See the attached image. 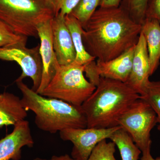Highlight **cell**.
<instances>
[{"label":"cell","mask_w":160,"mask_h":160,"mask_svg":"<svg viewBox=\"0 0 160 160\" xmlns=\"http://www.w3.org/2000/svg\"><path fill=\"white\" fill-rule=\"evenodd\" d=\"M142 29V25L135 22L120 6L100 7L83 29V43L97 61L106 62L135 46Z\"/></svg>","instance_id":"obj_1"},{"label":"cell","mask_w":160,"mask_h":160,"mask_svg":"<svg viewBox=\"0 0 160 160\" xmlns=\"http://www.w3.org/2000/svg\"><path fill=\"white\" fill-rule=\"evenodd\" d=\"M140 98L126 83L101 77L95 91L82 106L87 128L109 129L119 126L121 116Z\"/></svg>","instance_id":"obj_2"},{"label":"cell","mask_w":160,"mask_h":160,"mask_svg":"<svg viewBox=\"0 0 160 160\" xmlns=\"http://www.w3.org/2000/svg\"><path fill=\"white\" fill-rule=\"evenodd\" d=\"M22 94V106L34 112L38 128L51 133L64 129L86 128L87 120L82 106H74L53 98H46L29 88L22 81H16Z\"/></svg>","instance_id":"obj_3"},{"label":"cell","mask_w":160,"mask_h":160,"mask_svg":"<svg viewBox=\"0 0 160 160\" xmlns=\"http://www.w3.org/2000/svg\"><path fill=\"white\" fill-rule=\"evenodd\" d=\"M54 17L45 0H0V19L21 35L38 38V26Z\"/></svg>","instance_id":"obj_4"},{"label":"cell","mask_w":160,"mask_h":160,"mask_svg":"<svg viewBox=\"0 0 160 160\" xmlns=\"http://www.w3.org/2000/svg\"><path fill=\"white\" fill-rule=\"evenodd\" d=\"M84 66L72 63L60 66L41 95L81 106L96 87L84 76Z\"/></svg>","instance_id":"obj_5"},{"label":"cell","mask_w":160,"mask_h":160,"mask_svg":"<svg viewBox=\"0 0 160 160\" xmlns=\"http://www.w3.org/2000/svg\"><path fill=\"white\" fill-rule=\"evenodd\" d=\"M118 123L142 152L151 149L150 133L157 120L154 110L146 101L141 98L136 100L121 116Z\"/></svg>","instance_id":"obj_6"},{"label":"cell","mask_w":160,"mask_h":160,"mask_svg":"<svg viewBox=\"0 0 160 160\" xmlns=\"http://www.w3.org/2000/svg\"><path fill=\"white\" fill-rule=\"evenodd\" d=\"M26 46L23 43H17L0 48V59L17 63L22 72L16 81L30 78L33 82L32 89L36 92L41 85L42 74L40 45L32 48H27Z\"/></svg>","instance_id":"obj_7"},{"label":"cell","mask_w":160,"mask_h":160,"mask_svg":"<svg viewBox=\"0 0 160 160\" xmlns=\"http://www.w3.org/2000/svg\"><path fill=\"white\" fill-rule=\"evenodd\" d=\"M118 126L109 129L94 128L64 129L60 132L61 138L73 144L71 156L76 160H87L95 147L101 141L109 138L121 128Z\"/></svg>","instance_id":"obj_8"},{"label":"cell","mask_w":160,"mask_h":160,"mask_svg":"<svg viewBox=\"0 0 160 160\" xmlns=\"http://www.w3.org/2000/svg\"><path fill=\"white\" fill-rule=\"evenodd\" d=\"M66 26L71 33L76 52L73 63L85 67L84 72L89 82L96 86L101 77L98 72L95 58L90 55L86 49L82 38L83 28L79 22L71 13L65 16Z\"/></svg>","instance_id":"obj_9"},{"label":"cell","mask_w":160,"mask_h":160,"mask_svg":"<svg viewBox=\"0 0 160 160\" xmlns=\"http://www.w3.org/2000/svg\"><path fill=\"white\" fill-rule=\"evenodd\" d=\"M52 20L42 23L38 28L40 39V53L42 63V81L36 92L39 94L49 85L60 66L52 45Z\"/></svg>","instance_id":"obj_10"},{"label":"cell","mask_w":160,"mask_h":160,"mask_svg":"<svg viewBox=\"0 0 160 160\" xmlns=\"http://www.w3.org/2000/svg\"><path fill=\"white\" fill-rule=\"evenodd\" d=\"M34 144L29 122L21 121L11 133L0 139V160H20L23 147L32 148Z\"/></svg>","instance_id":"obj_11"},{"label":"cell","mask_w":160,"mask_h":160,"mask_svg":"<svg viewBox=\"0 0 160 160\" xmlns=\"http://www.w3.org/2000/svg\"><path fill=\"white\" fill-rule=\"evenodd\" d=\"M150 65L146 38L141 32L135 46L131 72L126 84L136 92L140 96L142 95L149 79Z\"/></svg>","instance_id":"obj_12"},{"label":"cell","mask_w":160,"mask_h":160,"mask_svg":"<svg viewBox=\"0 0 160 160\" xmlns=\"http://www.w3.org/2000/svg\"><path fill=\"white\" fill-rule=\"evenodd\" d=\"M65 16L59 13L52 20V45L60 66L73 63L76 52L71 33L66 26Z\"/></svg>","instance_id":"obj_13"},{"label":"cell","mask_w":160,"mask_h":160,"mask_svg":"<svg viewBox=\"0 0 160 160\" xmlns=\"http://www.w3.org/2000/svg\"><path fill=\"white\" fill-rule=\"evenodd\" d=\"M135 46L113 59L97 61V68L101 77L126 83L131 72Z\"/></svg>","instance_id":"obj_14"},{"label":"cell","mask_w":160,"mask_h":160,"mask_svg":"<svg viewBox=\"0 0 160 160\" xmlns=\"http://www.w3.org/2000/svg\"><path fill=\"white\" fill-rule=\"evenodd\" d=\"M27 116V111L18 97L6 92L0 93V128L14 126Z\"/></svg>","instance_id":"obj_15"},{"label":"cell","mask_w":160,"mask_h":160,"mask_svg":"<svg viewBox=\"0 0 160 160\" xmlns=\"http://www.w3.org/2000/svg\"><path fill=\"white\" fill-rule=\"evenodd\" d=\"M142 32L147 43L152 76L160 64V23L157 20L146 18L142 25Z\"/></svg>","instance_id":"obj_16"},{"label":"cell","mask_w":160,"mask_h":160,"mask_svg":"<svg viewBox=\"0 0 160 160\" xmlns=\"http://www.w3.org/2000/svg\"><path fill=\"white\" fill-rule=\"evenodd\" d=\"M109 139L118 148L122 160H138L142 151L122 127L115 132Z\"/></svg>","instance_id":"obj_17"},{"label":"cell","mask_w":160,"mask_h":160,"mask_svg":"<svg viewBox=\"0 0 160 160\" xmlns=\"http://www.w3.org/2000/svg\"><path fill=\"white\" fill-rule=\"evenodd\" d=\"M101 0H79L70 13L79 22L83 29L99 6Z\"/></svg>","instance_id":"obj_18"},{"label":"cell","mask_w":160,"mask_h":160,"mask_svg":"<svg viewBox=\"0 0 160 160\" xmlns=\"http://www.w3.org/2000/svg\"><path fill=\"white\" fill-rule=\"evenodd\" d=\"M149 0H122L120 7L129 14L135 22L142 25Z\"/></svg>","instance_id":"obj_19"},{"label":"cell","mask_w":160,"mask_h":160,"mask_svg":"<svg viewBox=\"0 0 160 160\" xmlns=\"http://www.w3.org/2000/svg\"><path fill=\"white\" fill-rule=\"evenodd\" d=\"M141 98L147 102L157 116L158 129L160 131V81H149Z\"/></svg>","instance_id":"obj_20"},{"label":"cell","mask_w":160,"mask_h":160,"mask_svg":"<svg viewBox=\"0 0 160 160\" xmlns=\"http://www.w3.org/2000/svg\"><path fill=\"white\" fill-rule=\"evenodd\" d=\"M28 37L17 33L8 24L0 19V48L17 44H26Z\"/></svg>","instance_id":"obj_21"},{"label":"cell","mask_w":160,"mask_h":160,"mask_svg":"<svg viewBox=\"0 0 160 160\" xmlns=\"http://www.w3.org/2000/svg\"><path fill=\"white\" fill-rule=\"evenodd\" d=\"M115 152L113 142H107L106 139L103 140L95 147L87 160H117L114 156Z\"/></svg>","instance_id":"obj_22"},{"label":"cell","mask_w":160,"mask_h":160,"mask_svg":"<svg viewBox=\"0 0 160 160\" xmlns=\"http://www.w3.org/2000/svg\"><path fill=\"white\" fill-rule=\"evenodd\" d=\"M55 16L59 13L65 16L70 13L79 0H45Z\"/></svg>","instance_id":"obj_23"},{"label":"cell","mask_w":160,"mask_h":160,"mask_svg":"<svg viewBox=\"0 0 160 160\" xmlns=\"http://www.w3.org/2000/svg\"><path fill=\"white\" fill-rule=\"evenodd\" d=\"M157 20L160 23V0H149L146 18Z\"/></svg>","instance_id":"obj_24"},{"label":"cell","mask_w":160,"mask_h":160,"mask_svg":"<svg viewBox=\"0 0 160 160\" xmlns=\"http://www.w3.org/2000/svg\"><path fill=\"white\" fill-rule=\"evenodd\" d=\"M122 0H101L100 7L104 8H118L121 5Z\"/></svg>","instance_id":"obj_25"},{"label":"cell","mask_w":160,"mask_h":160,"mask_svg":"<svg viewBox=\"0 0 160 160\" xmlns=\"http://www.w3.org/2000/svg\"><path fill=\"white\" fill-rule=\"evenodd\" d=\"M33 160H76L69 155L65 154L61 156H53L50 159H44L42 158H36Z\"/></svg>","instance_id":"obj_26"},{"label":"cell","mask_w":160,"mask_h":160,"mask_svg":"<svg viewBox=\"0 0 160 160\" xmlns=\"http://www.w3.org/2000/svg\"><path fill=\"white\" fill-rule=\"evenodd\" d=\"M140 160H160V157L153 158L151 155L150 150L142 152V156Z\"/></svg>","instance_id":"obj_27"}]
</instances>
